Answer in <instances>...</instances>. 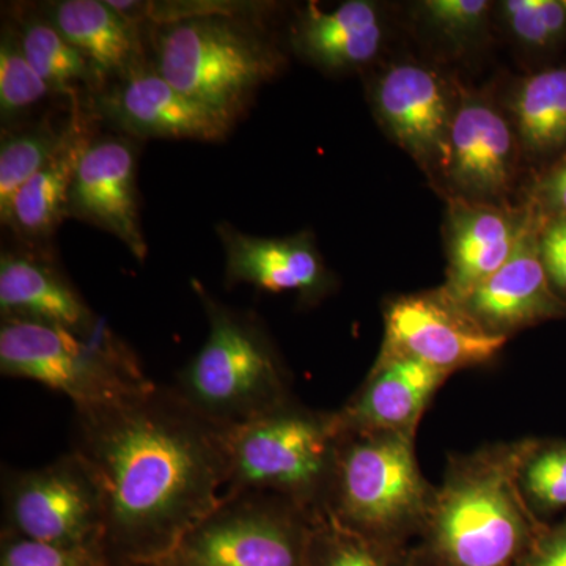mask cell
Returning <instances> with one entry per match:
<instances>
[{"mask_svg": "<svg viewBox=\"0 0 566 566\" xmlns=\"http://www.w3.org/2000/svg\"><path fill=\"white\" fill-rule=\"evenodd\" d=\"M0 566H112L99 549L62 547L0 535Z\"/></svg>", "mask_w": 566, "mask_h": 566, "instance_id": "obj_31", "label": "cell"}, {"mask_svg": "<svg viewBox=\"0 0 566 566\" xmlns=\"http://www.w3.org/2000/svg\"><path fill=\"white\" fill-rule=\"evenodd\" d=\"M18 36L25 57L52 92L74 96L80 82L95 80L87 59L46 18H24Z\"/></svg>", "mask_w": 566, "mask_h": 566, "instance_id": "obj_24", "label": "cell"}, {"mask_svg": "<svg viewBox=\"0 0 566 566\" xmlns=\"http://www.w3.org/2000/svg\"><path fill=\"white\" fill-rule=\"evenodd\" d=\"M307 566H415L411 546H395L349 531L319 513L312 527Z\"/></svg>", "mask_w": 566, "mask_h": 566, "instance_id": "obj_26", "label": "cell"}, {"mask_svg": "<svg viewBox=\"0 0 566 566\" xmlns=\"http://www.w3.org/2000/svg\"><path fill=\"white\" fill-rule=\"evenodd\" d=\"M99 111L125 132L142 137L221 140L232 118L193 102L159 73L133 71L122 84L104 93Z\"/></svg>", "mask_w": 566, "mask_h": 566, "instance_id": "obj_17", "label": "cell"}, {"mask_svg": "<svg viewBox=\"0 0 566 566\" xmlns=\"http://www.w3.org/2000/svg\"><path fill=\"white\" fill-rule=\"evenodd\" d=\"M314 515L266 493L222 494L166 566H307Z\"/></svg>", "mask_w": 566, "mask_h": 566, "instance_id": "obj_8", "label": "cell"}, {"mask_svg": "<svg viewBox=\"0 0 566 566\" xmlns=\"http://www.w3.org/2000/svg\"><path fill=\"white\" fill-rule=\"evenodd\" d=\"M526 202L543 219L566 218V158L534 175Z\"/></svg>", "mask_w": 566, "mask_h": 566, "instance_id": "obj_32", "label": "cell"}, {"mask_svg": "<svg viewBox=\"0 0 566 566\" xmlns=\"http://www.w3.org/2000/svg\"><path fill=\"white\" fill-rule=\"evenodd\" d=\"M208 318L200 352L177 374L174 389L197 412L237 428L292 400V378L260 319L229 307L192 282Z\"/></svg>", "mask_w": 566, "mask_h": 566, "instance_id": "obj_3", "label": "cell"}, {"mask_svg": "<svg viewBox=\"0 0 566 566\" xmlns=\"http://www.w3.org/2000/svg\"><path fill=\"white\" fill-rule=\"evenodd\" d=\"M515 566H566V516L547 524Z\"/></svg>", "mask_w": 566, "mask_h": 566, "instance_id": "obj_34", "label": "cell"}, {"mask_svg": "<svg viewBox=\"0 0 566 566\" xmlns=\"http://www.w3.org/2000/svg\"><path fill=\"white\" fill-rule=\"evenodd\" d=\"M509 342L474 322L444 286L401 294L385 308V338L376 359L411 357L452 376L491 363Z\"/></svg>", "mask_w": 566, "mask_h": 566, "instance_id": "obj_10", "label": "cell"}, {"mask_svg": "<svg viewBox=\"0 0 566 566\" xmlns=\"http://www.w3.org/2000/svg\"><path fill=\"white\" fill-rule=\"evenodd\" d=\"M0 374L65 395L74 411L102 408L151 389L136 354L99 324L92 334L2 319Z\"/></svg>", "mask_w": 566, "mask_h": 566, "instance_id": "obj_5", "label": "cell"}, {"mask_svg": "<svg viewBox=\"0 0 566 566\" xmlns=\"http://www.w3.org/2000/svg\"><path fill=\"white\" fill-rule=\"evenodd\" d=\"M103 532L98 482L71 450L43 468L3 474L0 535L102 551Z\"/></svg>", "mask_w": 566, "mask_h": 566, "instance_id": "obj_9", "label": "cell"}, {"mask_svg": "<svg viewBox=\"0 0 566 566\" xmlns=\"http://www.w3.org/2000/svg\"><path fill=\"white\" fill-rule=\"evenodd\" d=\"M494 6L488 0H424L419 11L431 32L463 50L486 35Z\"/></svg>", "mask_w": 566, "mask_h": 566, "instance_id": "obj_30", "label": "cell"}, {"mask_svg": "<svg viewBox=\"0 0 566 566\" xmlns=\"http://www.w3.org/2000/svg\"><path fill=\"white\" fill-rule=\"evenodd\" d=\"M538 241L551 283L566 301V218L543 219Z\"/></svg>", "mask_w": 566, "mask_h": 566, "instance_id": "obj_33", "label": "cell"}, {"mask_svg": "<svg viewBox=\"0 0 566 566\" xmlns=\"http://www.w3.org/2000/svg\"><path fill=\"white\" fill-rule=\"evenodd\" d=\"M156 73L182 95L232 120L281 69V55L255 32L208 13L167 21L156 36Z\"/></svg>", "mask_w": 566, "mask_h": 566, "instance_id": "obj_7", "label": "cell"}, {"mask_svg": "<svg viewBox=\"0 0 566 566\" xmlns=\"http://www.w3.org/2000/svg\"><path fill=\"white\" fill-rule=\"evenodd\" d=\"M539 219L527 202L513 207L449 199L446 292L458 303L464 301L509 262Z\"/></svg>", "mask_w": 566, "mask_h": 566, "instance_id": "obj_13", "label": "cell"}, {"mask_svg": "<svg viewBox=\"0 0 566 566\" xmlns=\"http://www.w3.org/2000/svg\"><path fill=\"white\" fill-rule=\"evenodd\" d=\"M46 20L82 52L96 77L129 76L139 61V40L133 22L109 2L63 0L48 7Z\"/></svg>", "mask_w": 566, "mask_h": 566, "instance_id": "obj_23", "label": "cell"}, {"mask_svg": "<svg viewBox=\"0 0 566 566\" xmlns=\"http://www.w3.org/2000/svg\"><path fill=\"white\" fill-rule=\"evenodd\" d=\"M230 433L174 386L74 411L70 450L102 491V551L112 566L170 556L219 504L229 480Z\"/></svg>", "mask_w": 566, "mask_h": 566, "instance_id": "obj_1", "label": "cell"}, {"mask_svg": "<svg viewBox=\"0 0 566 566\" xmlns=\"http://www.w3.org/2000/svg\"><path fill=\"white\" fill-rule=\"evenodd\" d=\"M370 98L382 129L441 182L460 85L423 63L397 62L376 77Z\"/></svg>", "mask_w": 566, "mask_h": 566, "instance_id": "obj_11", "label": "cell"}, {"mask_svg": "<svg viewBox=\"0 0 566 566\" xmlns=\"http://www.w3.org/2000/svg\"><path fill=\"white\" fill-rule=\"evenodd\" d=\"M523 163L520 140L505 109L486 93L460 87L441 178L449 199L510 203Z\"/></svg>", "mask_w": 566, "mask_h": 566, "instance_id": "obj_12", "label": "cell"}, {"mask_svg": "<svg viewBox=\"0 0 566 566\" xmlns=\"http://www.w3.org/2000/svg\"><path fill=\"white\" fill-rule=\"evenodd\" d=\"M133 566H166L163 564V562H151V564H140V565H133Z\"/></svg>", "mask_w": 566, "mask_h": 566, "instance_id": "obj_35", "label": "cell"}, {"mask_svg": "<svg viewBox=\"0 0 566 566\" xmlns=\"http://www.w3.org/2000/svg\"><path fill=\"white\" fill-rule=\"evenodd\" d=\"M450 375L411 359H376L370 374L337 416L340 433L417 434L420 420Z\"/></svg>", "mask_w": 566, "mask_h": 566, "instance_id": "obj_18", "label": "cell"}, {"mask_svg": "<svg viewBox=\"0 0 566 566\" xmlns=\"http://www.w3.org/2000/svg\"><path fill=\"white\" fill-rule=\"evenodd\" d=\"M66 125L59 128L50 120L18 133L3 134L0 147V216L9 214L10 205L33 175L39 172L65 137Z\"/></svg>", "mask_w": 566, "mask_h": 566, "instance_id": "obj_27", "label": "cell"}, {"mask_svg": "<svg viewBox=\"0 0 566 566\" xmlns=\"http://www.w3.org/2000/svg\"><path fill=\"white\" fill-rule=\"evenodd\" d=\"M505 112L535 174L566 158V59L517 80Z\"/></svg>", "mask_w": 566, "mask_h": 566, "instance_id": "obj_21", "label": "cell"}, {"mask_svg": "<svg viewBox=\"0 0 566 566\" xmlns=\"http://www.w3.org/2000/svg\"><path fill=\"white\" fill-rule=\"evenodd\" d=\"M502 24L527 54L556 65L566 59V0H504L495 3Z\"/></svg>", "mask_w": 566, "mask_h": 566, "instance_id": "obj_25", "label": "cell"}, {"mask_svg": "<svg viewBox=\"0 0 566 566\" xmlns=\"http://www.w3.org/2000/svg\"><path fill=\"white\" fill-rule=\"evenodd\" d=\"M532 438L453 453L419 538L415 566H515L545 521L528 509L520 469Z\"/></svg>", "mask_w": 566, "mask_h": 566, "instance_id": "obj_2", "label": "cell"}, {"mask_svg": "<svg viewBox=\"0 0 566 566\" xmlns=\"http://www.w3.org/2000/svg\"><path fill=\"white\" fill-rule=\"evenodd\" d=\"M137 208L136 155L132 145L114 137L92 140L74 174L69 216L115 234L144 262L147 243Z\"/></svg>", "mask_w": 566, "mask_h": 566, "instance_id": "obj_16", "label": "cell"}, {"mask_svg": "<svg viewBox=\"0 0 566 566\" xmlns=\"http://www.w3.org/2000/svg\"><path fill=\"white\" fill-rule=\"evenodd\" d=\"M51 92L50 85L25 57L20 36L10 31L3 33L0 46V115L3 125H11Z\"/></svg>", "mask_w": 566, "mask_h": 566, "instance_id": "obj_29", "label": "cell"}, {"mask_svg": "<svg viewBox=\"0 0 566 566\" xmlns=\"http://www.w3.org/2000/svg\"><path fill=\"white\" fill-rule=\"evenodd\" d=\"M338 434L335 411H316L296 398L232 428L223 494L251 491L279 495L318 516Z\"/></svg>", "mask_w": 566, "mask_h": 566, "instance_id": "obj_6", "label": "cell"}, {"mask_svg": "<svg viewBox=\"0 0 566 566\" xmlns=\"http://www.w3.org/2000/svg\"><path fill=\"white\" fill-rule=\"evenodd\" d=\"M434 493L417 461L416 436L340 433L323 513L368 538L411 546Z\"/></svg>", "mask_w": 566, "mask_h": 566, "instance_id": "obj_4", "label": "cell"}, {"mask_svg": "<svg viewBox=\"0 0 566 566\" xmlns=\"http://www.w3.org/2000/svg\"><path fill=\"white\" fill-rule=\"evenodd\" d=\"M386 40L385 18L368 0H348L333 10L311 2L293 29V44L322 69H360L378 57Z\"/></svg>", "mask_w": 566, "mask_h": 566, "instance_id": "obj_20", "label": "cell"}, {"mask_svg": "<svg viewBox=\"0 0 566 566\" xmlns=\"http://www.w3.org/2000/svg\"><path fill=\"white\" fill-rule=\"evenodd\" d=\"M520 486L538 520L566 510V439H535L520 469Z\"/></svg>", "mask_w": 566, "mask_h": 566, "instance_id": "obj_28", "label": "cell"}, {"mask_svg": "<svg viewBox=\"0 0 566 566\" xmlns=\"http://www.w3.org/2000/svg\"><path fill=\"white\" fill-rule=\"evenodd\" d=\"M218 233L226 249L229 286L245 283L262 292H292L307 305L319 303L334 290V275L308 232L281 238L252 237L222 222Z\"/></svg>", "mask_w": 566, "mask_h": 566, "instance_id": "obj_15", "label": "cell"}, {"mask_svg": "<svg viewBox=\"0 0 566 566\" xmlns=\"http://www.w3.org/2000/svg\"><path fill=\"white\" fill-rule=\"evenodd\" d=\"M542 223L543 218L528 230L509 262L461 301L488 334L510 338L536 324L566 319V301L551 283L539 253Z\"/></svg>", "mask_w": 566, "mask_h": 566, "instance_id": "obj_14", "label": "cell"}, {"mask_svg": "<svg viewBox=\"0 0 566 566\" xmlns=\"http://www.w3.org/2000/svg\"><path fill=\"white\" fill-rule=\"evenodd\" d=\"M88 133L85 118L74 115L66 123L61 147L17 192L3 222L13 227L18 234L41 240L54 233L63 218L69 216L74 174L85 148L92 142Z\"/></svg>", "mask_w": 566, "mask_h": 566, "instance_id": "obj_22", "label": "cell"}, {"mask_svg": "<svg viewBox=\"0 0 566 566\" xmlns=\"http://www.w3.org/2000/svg\"><path fill=\"white\" fill-rule=\"evenodd\" d=\"M0 314L2 319H22L92 334L98 318L84 297L48 260L22 252H6L0 259Z\"/></svg>", "mask_w": 566, "mask_h": 566, "instance_id": "obj_19", "label": "cell"}]
</instances>
